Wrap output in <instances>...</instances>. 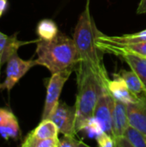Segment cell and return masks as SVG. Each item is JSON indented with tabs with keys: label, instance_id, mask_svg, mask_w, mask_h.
<instances>
[{
	"label": "cell",
	"instance_id": "obj_1",
	"mask_svg": "<svg viewBox=\"0 0 146 147\" xmlns=\"http://www.w3.org/2000/svg\"><path fill=\"white\" fill-rule=\"evenodd\" d=\"M90 13V0H86L84 9L81 13L73 34L79 62L89 65L102 78L108 88L109 78L102 61V51L98 48L96 39L100 34Z\"/></svg>",
	"mask_w": 146,
	"mask_h": 147
},
{
	"label": "cell",
	"instance_id": "obj_2",
	"mask_svg": "<svg viewBox=\"0 0 146 147\" xmlns=\"http://www.w3.org/2000/svg\"><path fill=\"white\" fill-rule=\"evenodd\" d=\"M77 94L76 100V131H82L84 122L93 116L95 107L105 89L102 78L84 62L77 65Z\"/></svg>",
	"mask_w": 146,
	"mask_h": 147
},
{
	"label": "cell",
	"instance_id": "obj_3",
	"mask_svg": "<svg viewBox=\"0 0 146 147\" xmlns=\"http://www.w3.org/2000/svg\"><path fill=\"white\" fill-rule=\"evenodd\" d=\"M36 54L38 65L47 68L52 74L70 68L75 69L79 62L73 39L60 32L51 40L39 39Z\"/></svg>",
	"mask_w": 146,
	"mask_h": 147
},
{
	"label": "cell",
	"instance_id": "obj_4",
	"mask_svg": "<svg viewBox=\"0 0 146 147\" xmlns=\"http://www.w3.org/2000/svg\"><path fill=\"white\" fill-rule=\"evenodd\" d=\"M73 70V68H70L52 74V77L50 78L46 86V96L41 120L50 119L51 115L55 111L59 103V96L61 95L62 89Z\"/></svg>",
	"mask_w": 146,
	"mask_h": 147
},
{
	"label": "cell",
	"instance_id": "obj_5",
	"mask_svg": "<svg viewBox=\"0 0 146 147\" xmlns=\"http://www.w3.org/2000/svg\"><path fill=\"white\" fill-rule=\"evenodd\" d=\"M6 65V79L0 84V90H7L9 92L20 79L38 63L36 59L24 60L15 53L8 59Z\"/></svg>",
	"mask_w": 146,
	"mask_h": 147
},
{
	"label": "cell",
	"instance_id": "obj_6",
	"mask_svg": "<svg viewBox=\"0 0 146 147\" xmlns=\"http://www.w3.org/2000/svg\"><path fill=\"white\" fill-rule=\"evenodd\" d=\"M114 102V97L108 89H105L98 99L93 113V116L100 122L103 132L111 136H113L112 121Z\"/></svg>",
	"mask_w": 146,
	"mask_h": 147
},
{
	"label": "cell",
	"instance_id": "obj_7",
	"mask_svg": "<svg viewBox=\"0 0 146 147\" xmlns=\"http://www.w3.org/2000/svg\"><path fill=\"white\" fill-rule=\"evenodd\" d=\"M50 119L57 125L60 134L76 136V108L59 102Z\"/></svg>",
	"mask_w": 146,
	"mask_h": 147
},
{
	"label": "cell",
	"instance_id": "obj_8",
	"mask_svg": "<svg viewBox=\"0 0 146 147\" xmlns=\"http://www.w3.org/2000/svg\"><path fill=\"white\" fill-rule=\"evenodd\" d=\"M102 33V32H101ZM100 33V34H101ZM98 48L102 53H112L116 56L121 57L126 53H135L146 56V41L138 43H115L102 39L100 34L96 39Z\"/></svg>",
	"mask_w": 146,
	"mask_h": 147
},
{
	"label": "cell",
	"instance_id": "obj_9",
	"mask_svg": "<svg viewBox=\"0 0 146 147\" xmlns=\"http://www.w3.org/2000/svg\"><path fill=\"white\" fill-rule=\"evenodd\" d=\"M113 76L114 79H110L108 84V90L114 97V99L120 101L126 104L133 103L139 101V99L130 91L125 80L122 78L120 73H114Z\"/></svg>",
	"mask_w": 146,
	"mask_h": 147
},
{
	"label": "cell",
	"instance_id": "obj_10",
	"mask_svg": "<svg viewBox=\"0 0 146 147\" xmlns=\"http://www.w3.org/2000/svg\"><path fill=\"white\" fill-rule=\"evenodd\" d=\"M126 109L130 126L146 136V98L126 104Z\"/></svg>",
	"mask_w": 146,
	"mask_h": 147
},
{
	"label": "cell",
	"instance_id": "obj_11",
	"mask_svg": "<svg viewBox=\"0 0 146 147\" xmlns=\"http://www.w3.org/2000/svg\"><path fill=\"white\" fill-rule=\"evenodd\" d=\"M129 126L126 104L115 99L112 121L113 138L116 139L123 136Z\"/></svg>",
	"mask_w": 146,
	"mask_h": 147
},
{
	"label": "cell",
	"instance_id": "obj_12",
	"mask_svg": "<svg viewBox=\"0 0 146 147\" xmlns=\"http://www.w3.org/2000/svg\"><path fill=\"white\" fill-rule=\"evenodd\" d=\"M16 34H17L15 33V34L9 36L0 32V62L2 65L6 63L11 56L17 53L18 49L22 46H24L34 41L38 42L39 40V39L32 41L19 40L16 37Z\"/></svg>",
	"mask_w": 146,
	"mask_h": 147
},
{
	"label": "cell",
	"instance_id": "obj_13",
	"mask_svg": "<svg viewBox=\"0 0 146 147\" xmlns=\"http://www.w3.org/2000/svg\"><path fill=\"white\" fill-rule=\"evenodd\" d=\"M120 75L125 80L130 91L139 99L146 98V89L139 76L133 71H121Z\"/></svg>",
	"mask_w": 146,
	"mask_h": 147
},
{
	"label": "cell",
	"instance_id": "obj_14",
	"mask_svg": "<svg viewBox=\"0 0 146 147\" xmlns=\"http://www.w3.org/2000/svg\"><path fill=\"white\" fill-rule=\"evenodd\" d=\"M121 58L129 65L131 70L142 80L146 89V56L135 53H126L123 54Z\"/></svg>",
	"mask_w": 146,
	"mask_h": 147
},
{
	"label": "cell",
	"instance_id": "obj_15",
	"mask_svg": "<svg viewBox=\"0 0 146 147\" xmlns=\"http://www.w3.org/2000/svg\"><path fill=\"white\" fill-rule=\"evenodd\" d=\"M29 134L37 139H54L58 138L59 131L57 125L51 119H46L41 120L40 123Z\"/></svg>",
	"mask_w": 146,
	"mask_h": 147
},
{
	"label": "cell",
	"instance_id": "obj_16",
	"mask_svg": "<svg viewBox=\"0 0 146 147\" xmlns=\"http://www.w3.org/2000/svg\"><path fill=\"white\" fill-rule=\"evenodd\" d=\"M36 33L39 39L44 40H51L59 33L57 24L50 19L41 20L36 28Z\"/></svg>",
	"mask_w": 146,
	"mask_h": 147
},
{
	"label": "cell",
	"instance_id": "obj_17",
	"mask_svg": "<svg viewBox=\"0 0 146 147\" xmlns=\"http://www.w3.org/2000/svg\"><path fill=\"white\" fill-rule=\"evenodd\" d=\"M22 147H59V138L54 139H37L28 134L21 145Z\"/></svg>",
	"mask_w": 146,
	"mask_h": 147
},
{
	"label": "cell",
	"instance_id": "obj_18",
	"mask_svg": "<svg viewBox=\"0 0 146 147\" xmlns=\"http://www.w3.org/2000/svg\"><path fill=\"white\" fill-rule=\"evenodd\" d=\"M124 136L129 141L132 147H146V136L138 129L129 126Z\"/></svg>",
	"mask_w": 146,
	"mask_h": 147
},
{
	"label": "cell",
	"instance_id": "obj_19",
	"mask_svg": "<svg viewBox=\"0 0 146 147\" xmlns=\"http://www.w3.org/2000/svg\"><path fill=\"white\" fill-rule=\"evenodd\" d=\"M20 134L19 123L16 117L14 115L6 124L0 127V134L6 140L12 138H16Z\"/></svg>",
	"mask_w": 146,
	"mask_h": 147
},
{
	"label": "cell",
	"instance_id": "obj_20",
	"mask_svg": "<svg viewBox=\"0 0 146 147\" xmlns=\"http://www.w3.org/2000/svg\"><path fill=\"white\" fill-rule=\"evenodd\" d=\"M82 130L86 131V133L88 134L89 137H96V138L103 133V130L100 122L94 116L89 118L84 122Z\"/></svg>",
	"mask_w": 146,
	"mask_h": 147
},
{
	"label": "cell",
	"instance_id": "obj_21",
	"mask_svg": "<svg viewBox=\"0 0 146 147\" xmlns=\"http://www.w3.org/2000/svg\"><path fill=\"white\" fill-rule=\"evenodd\" d=\"M89 147V146L83 143L81 140L76 139L75 136L71 135H64L62 140H59V147Z\"/></svg>",
	"mask_w": 146,
	"mask_h": 147
},
{
	"label": "cell",
	"instance_id": "obj_22",
	"mask_svg": "<svg viewBox=\"0 0 146 147\" xmlns=\"http://www.w3.org/2000/svg\"><path fill=\"white\" fill-rule=\"evenodd\" d=\"M96 139L98 146L100 147L115 146V143H114V140L113 136H111L104 132L102 134H100L99 136H97Z\"/></svg>",
	"mask_w": 146,
	"mask_h": 147
},
{
	"label": "cell",
	"instance_id": "obj_23",
	"mask_svg": "<svg viewBox=\"0 0 146 147\" xmlns=\"http://www.w3.org/2000/svg\"><path fill=\"white\" fill-rule=\"evenodd\" d=\"M13 116L14 114L10 110L7 109L0 108V127L6 124Z\"/></svg>",
	"mask_w": 146,
	"mask_h": 147
},
{
	"label": "cell",
	"instance_id": "obj_24",
	"mask_svg": "<svg viewBox=\"0 0 146 147\" xmlns=\"http://www.w3.org/2000/svg\"><path fill=\"white\" fill-rule=\"evenodd\" d=\"M138 14H144L146 13V0H140V3L137 9Z\"/></svg>",
	"mask_w": 146,
	"mask_h": 147
},
{
	"label": "cell",
	"instance_id": "obj_25",
	"mask_svg": "<svg viewBox=\"0 0 146 147\" xmlns=\"http://www.w3.org/2000/svg\"><path fill=\"white\" fill-rule=\"evenodd\" d=\"M8 5V0H0V17L3 16Z\"/></svg>",
	"mask_w": 146,
	"mask_h": 147
},
{
	"label": "cell",
	"instance_id": "obj_26",
	"mask_svg": "<svg viewBox=\"0 0 146 147\" xmlns=\"http://www.w3.org/2000/svg\"><path fill=\"white\" fill-rule=\"evenodd\" d=\"M2 65H2L1 62H0V71H1V66H2Z\"/></svg>",
	"mask_w": 146,
	"mask_h": 147
}]
</instances>
